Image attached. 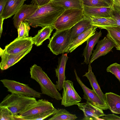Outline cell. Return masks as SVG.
Wrapping results in <instances>:
<instances>
[{
    "mask_svg": "<svg viewBox=\"0 0 120 120\" xmlns=\"http://www.w3.org/2000/svg\"><path fill=\"white\" fill-rule=\"evenodd\" d=\"M91 64L90 63L89 64L88 72H86L82 76L87 78L89 81L93 90L102 101L106 102L105 94L101 89L96 77L92 71Z\"/></svg>",
    "mask_w": 120,
    "mask_h": 120,
    "instance_id": "obj_22",
    "label": "cell"
},
{
    "mask_svg": "<svg viewBox=\"0 0 120 120\" xmlns=\"http://www.w3.org/2000/svg\"><path fill=\"white\" fill-rule=\"evenodd\" d=\"M90 23L89 17L85 15L82 19L70 29L71 38L73 41L79 35L92 26Z\"/></svg>",
    "mask_w": 120,
    "mask_h": 120,
    "instance_id": "obj_19",
    "label": "cell"
},
{
    "mask_svg": "<svg viewBox=\"0 0 120 120\" xmlns=\"http://www.w3.org/2000/svg\"><path fill=\"white\" fill-rule=\"evenodd\" d=\"M25 0H8L1 15L6 19L15 15L24 4Z\"/></svg>",
    "mask_w": 120,
    "mask_h": 120,
    "instance_id": "obj_16",
    "label": "cell"
},
{
    "mask_svg": "<svg viewBox=\"0 0 120 120\" xmlns=\"http://www.w3.org/2000/svg\"><path fill=\"white\" fill-rule=\"evenodd\" d=\"M30 78L40 85L42 94L58 100H62V96L59 92L56 84L52 81L47 74L40 66L34 64L30 68Z\"/></svg>",
    "mask_w": 120,
    "mask_h": 120,
    "instance_id": "obj_2",
    "label": "cell"
},
{
    "mask_svg": "<svg viewBox=\"0 0 120 120\" xmlns=\"http://www.w3.org/2000/svg\"><path fill=\"white\" fill-rule=\"evenodd\" d=\"M26 0H25V1H26Z\"/></svg>",
    "mask_w": 120,
    "mask_h": 120,
    "instance_id": "obj_42",
    "label": "cell"
},
{
    "mask_svg": "<svg viewBox=\"0 0 120 120\" xmlns=\"http://www.w3.org/2000/svg\"><path fill=\"white\" fill-rule=\"evenodd\" d=\"M0 120H15L14 115L7 107L0 106Z\"/></svg>",
    "mask_w": 120,
    "mask_h": 120,
    "instance_id": "obj_31",
    "label": "cell"
},
{
    "mask_svg": "<svg viewBox=\"0 0 120 120\" xmlns=\"http://www.w3.org/2000/svg\"><path fill=\"white\" fill-rule=\"evenodd\" d=\"M8 0H0V15L2 13L3 9Z\"/></svg>",
    "mask_w": 120,
    "mask_h": 120,
    "instance_id": "obj_38",
    "label": "cell"
},
{
    "mask_svg": "<svg viewBox=\"0 0 120 120\" xmlns=\"http://www.w3.org/2000/svg\"><path fill=\"white\" fill-rule=\"evenodd\" d=\"M69 80H65L63 88L61 105L65 107L73 105L72 93Z\"/></svg>",
    "mask_w": 120,
    "mask_h": 120,
    "instance_id": "obj_24",
    "label": "cell"
},
{
    "mask_svg": "<svg viewBox=\"0 0 120 120\" xmlns=\"http://www.w3.org/2000/svg\"><path fill=\"white\" fill-rule=\"evenodd\" d=\"M107 3L111 7H112L113 5V3L112 0H101Z\"/></svg>",
    "mask_w": 120,
    "mask_h": 120,
    "instance_id": "obj_40",
    "label": "cell"
},
{
    "mask_svg": "<svg viewBox=\"0 0 120 120\" xmlns=\"http://www.w3.org/2000/svg\"><path fill=\"white\" fill-rule=\"evenodd\" d=\"M32 47L30 48L18 53L8 54L5 52L4 49H0V56L1 61L0 68L2 70H6L19 61L31 50Z\"/></svg>",
    "mask_w": 120,
    "mask_h": 120,
    "instance_id": "obj_9",
    "label": "cell"
},
{
    "mask_svg": "<svg viewBox=\"0 0 120 120\" xmlns=\"http://www.w3.org/2000/svg\"><path fill=\"white\" fill-rule=\"evenodd\" d=\"M35 98L11 93L6 96L0 106L8 108L14 115H18L36 102Z\"/></svg>",
    "mask_w": 120,
    "mask_h": 120,
    "instance_id": "obj_3",
    "label": "cell"
},
{
    "mask_svg": "<svg viewBox=\"0 0 120 120\" xmlns=\"http://www.w3.org/2000/svg\"><path fill=\"white\" fill-rule=\"evenodd\" d=\"M77 105L83 113V120H98V118L104 116L103 110L87 101L86 102L79 103Z\"/></svg>",
    "mask_w": 120,
    "mask_h": 120,
    "instance_id": "obj_11",
    "label": "cell"
},
{
    "mask_svg": "<svg viewBox=\"0 0 120 120\" xmlns=\"http://www.w3.org/2000/svg\"><path fill=\"white\" fill-rule=\"evenodd\" d=\"M52 0V1H53L54 0Z\"/></svg>",
    "mask_w": 120,
    "mask_h": 120,
    "instance_id": "obj_41",
    "label": "cell"
},
{
    "mask_svg": "<svg viewBox=\"0 0 120 120\" xmlns=\"http://www.w3.org/2000/svg\"><path fill=\"white\" fill-rule=\"evenodd\" d=\"M0 81L7 91L11 93L35 98L41 97L42 93L30 88L28 85L7 79H1Z\"/></svg>",
    "mask_w": 120,
    "mask_h": 120,
    "instance_id": "obj_6",
    "label": "cell"
},
{
    "mask_svg": "<svg viewBox=\"0 0 120 120\" xmlns=\"http://www.w3.org/2000/svg\"><path fill=\"white\" fill-rule=\"evenodd\" d=\"M65 10L52 1L47 4L39 7L32 15L24 21L34 28L53 26L55 21Z\"/></svg>",
    "mask_w": 120,
    "mask_h": 120,
    "instance_id": "obj_1",
    "label": "cell"
},
{
    "mask_svg": "<svg viewBox=\"0 0 120 120\" xmlns=\"http://www.w3.org/2000/svg\"><path fill=\"white\" fill-rule=\"evenodd\" d=\"M111 17L116 20L117 26L120 27V11L112 8L111 12Z\"/></svg>",
    "mask_w": 120,
    "mask_h": 120,
    "instance_id": "obj_34",
    "label": "cell"
},
{
    "mask_svg": "<svg viewBox=\"0 0 120 120\" xmlns=\"http://www.w3.org/2000/svg\"><path fill=\"white\" fill-rule=\"evenodd\" d=\"M102 32L100 30L98 32L96 31L95 34L89 38L86 41L87 44L83 50L82 54L84 57V62L86 64L90 63V59L92 54V52L95 45L99 41V39L102 35Z\"/></svg>",
    "mask_w": 120,
    "mask_h": 120,
    "instance_id": "obj_18",
    "label": "cell"
},
{
    "mask_svg": "<svg viewBox=\"0 0 120 120\" xmlns=\"http://www.w3.org/2000/svg\"><path fill=\"white\" fill-rule=\"evenodd\" d=\"M85 16L83 9H65L55 21L53 26L56 30L69 29Z\"/></svg>",
    "mask_w": 120,
    "mask_h": 120,
    "instance_id": "obj_5",
    "label": "cell"
},
{
    "mask_svg": "<svg viewBox=\"0 0 120 120\" xmlns=\"http://www.w3.org/2000/svg\"><path fill=\"white\" fill-rule=\"evenodd\" d=\"M82 1L83 6H86L90 7H111L107 3L101 0H82Z\"/></svg>",
    "mask_w": 120,
    "mask_h": 120,
    "instance_id": "obj_30",
    "label": "cell"
},
{
    "mask_svg": "<svg viewBox=\"0 0 120 120\" xmlns=\"http://www.w3.org/2000/svg\"><path fill=\"white\" fill-rule=\"evenodd\" d=\"M115 46L114 43L111 39L105 37L99 41L90 60L91 64L94 60L102 56H104L112 51Z\"/></svg>",
    "mask_w": 120,
    "mask_h": 120,
    "instance_id": "obj_12",
    "label": "cell"
},
{
    "mask_svg": "<svg viewBox=\"0 0 120 120\" xmlns=\"http://www.w3.org/2000/svg\"><path fill=\"white\" fill-rule=\"evenodd\" d=\"M4 19L1 16H0V38L2 33L3 25Z\"/></svg>",
    "mask_w": 120,
    "mask_h": 120,
    "instance_id": "obj_39",
    "label": "cell"
},
{
    "mask_svg": "<svg viewBox=\"0 0 120 120\" xmlns=\"http://www.w3.org/2000/svg\"><path fill=\"white\" fill-rule=\"evenodd\" d=\"M54 29L52 26H46L38 30L37 34L32 37V41L37 46L42 45L44 41L47 39H50V36L53 30Z\"/></svg>",
    "mask_w": 120,
    "mask_h": 120,
    "instance_id": "obj_23",
    "label": "cell"
},
{
    "mask_svg": "<svg viewBox=\"0 0 120 120\" xmlns=\"http://www.w3.org/2000/svg\"><path fill=\"white\" fill-rule=\"evenodd\" d=\"M78 118L75 114L70 113L65 109H57L56 112L49 120H73Z\"/></svg>",
    "mask_w": 120,
    "mask_h": 120,
    "instance_id": "obj_27",
    "label": "cell"
},
{
    "mask_svg": "<svg viewBox=\"0 0 120 120\" xmlns=\"http://www.w3.org/2000/svg\"><path fill=\"white\" fill-rule=\"evenodd\" d=\"M57 109L55 108L45 112L34 115L23 117H17L15 120H42L53 116L57 112Z\"/></svg>",
    "mask_w": 120,
    "mask_h": 120,
    "instance_id": "obj_28",
    "label": "cell"
},
{
    "mask_svg": "<svg viewBox=\"0 0 120 120\" xmlns=\"http://www.w3.org/2000/svg\"><path fill=\"white\" fill-rule=\"evenodd\" d=\"M39 7L33 4H23L13 18L14 26L17 29L22 21H24L32 15L36 11Z\"/></svg>",
    "mask_w": 120,
    "mask_h": 120,
    "instance_id": "obj_13",
    "label": "cell"
},
{
    "mask_svg": "<svg viewBox=\"0 0 120 120\" xmlns=\"http://www.w3.org/2000/svg\"><path fill=\"white\" fill-rule=\"evenodd\" d=\"M106 71L113 74L120 82V64L117 63H113L107 68Z\"/></svg>",
    "mask_w": 120,
    "mask_h": 120,
    "instance_id": "obj_32",
    "label": "cell"
},
{
    "mask_svg": "<svg viewBox=\"0 0 120 120\" xmlns=\"http://www.w3.org/2000/svg\"><path fill=\"white\" fill-rule=\"evenodd\" d=\"M68 58L67 53L63 54L59 60L57 68L55 69L56 76L57 78L56 85L58 91L63 89L66 80L65 68Z\"/></svg>",
    "mask_w": 120,
    "mask_h": 120,
    "instance_id": "obj_14",
    "label": "cell"
},
{
    "mask_svg": "<svg viewBox=\"0 0 120 120\" xmlns=\"http://www.w3.org/2000/svg\"><path fill=\"white\" fill-rule=\"evenodd\" d=\"M112 7H90L83 6L85 16L110 18Z\"/></svg>",
    "mask_w": 120,
    "mask_h": 120,
    "instance_id": "obj_17",
    "label": "cell"
},
{
    "mask_svg": "<svg viewBox=\"0 0 120 120\" xmlns=\"http://www.w3.org/2000/svg\"><path fill=\"white\" fill-rule=\"evenodd\" d=\"M52 1V0H32L31 3L39 7L47 4Z\"/></svg>",
    "mask_w": 120,
    "mask_h": 120,
    "instance_id": "obj_35",
    "label": "cell"
},
{
    "mask_svg": "<svg viewBox=\"0 0 120 120\" xmlns=\"http://www.w3.org/2000/svg\"><path fill=\"white\" fill-rule=\"evenodd\" d=\"M55 108L52 103L45 99H41L37 101L36 102L29 106L25 110L18 115H14V116L15 119L17 117L32 116Z\"/></svg>",
    "mask_w": 120,
    "mask_h": 120,
    "instance_id": "obj_7",
    "label": "cell"
},
{
    "mask_svg": "<svg viewBox=\"0 0 120 120\" xmlns=\"http://www.w3.org/2000/svg\"><path fill=\"white\" fill-rule=\"evenodd\" d=\"M113 5L112 7L120 11V0H112Z\"/></svg>",
    "mask_w": 120,
    "mask_h": 120,
    "instance_id": "obj_37",
    "label": "cell"
},
{
    "mask_svg": "<svg viewBox=\"0 0 120 120\" xmlns=\"http://www.w3.org/2000/svg\"><path fill=\"white\" fill-rule=\"evenodd\" d=\"M105 29L108 32L106 37L114 43L116 49L120 50V27H112Z\"/></svg>",
    "mask_w": 120,
    "mask_h": 120,
    "instance_id": "obj_26",
    "label": "cell"
},
{
    "mask_svg": "<svg viewBox=\"0 0 120 120\" xmlns=\"http://www.w3.org/2000/svg\"><path fill=\"white\" fill-rule=\"evenodd\" d=\"M30 25L27 22L22 21L17 29L18 38H24L29 37Z\"/></svg>",
    "mask_w": 120,
    "mask_h": 120,
    "instance_id": "obj_29",
    "label": "cell"
},
{
    "mask_svg": "<svg viewBox=\"0 0 120 120\" xmlns=\"http://www.w3.org/2000/svg\"><path fill=\"white\" fill-rule=\"evenodd\" d=\"M69 82L72 93L73 105H77L81 101L82 99L75 90L73 82L70 80H69Z\"/></svg>",
    "mask_w": 120,
    "mask_h": 120,
    "instance_id": "obj_33",
    "label": "cell"
},
{
    "mask_svg": "<svg viewBox=\"0 0 120 120\" xmlns=\"http://www.w3.org/2000/svg\"><path fill=\"white\" fill-rule=\"evenodd\" d=\"M106 103L113 113L120 114V96L109 92L105 94Z\"/></svg>",
    "mask_w": 120,
    "mask_h": 120,
    "instance_id": "obj_21",
    "label": "cell"
},
{
    "mask_svg": "<svg viewBox=\"0 0 120 120\" xmlns=\"http://www.w3.org/2000/svg\"><path fill=\"white\" fill-rule=\"evenodd\" d=\"M97 28V27L92 25L85 31L79 35L71 44L68 52H72L93 35L95 34Z\"/></svg>",
    "mask_w": 120,
    "mask_h": 120,
    "instance_id": "obj_15",
    "label": "cell"
},
{
    "mask_svg": "<svg viewBox=\"0 0 120 120\" xmlns=\"http://www.w3.org/2000/svg\"><path fill=\"white\" fill-rule=\"evenodd\" d=\"M101 117L104 120H120V117L113 114H105Z\"/></svg>",
    "mask_w": 120,
    "mask_h": 120,
    "instance_id": "obj_36",
    "label": "cell"
},
{
    "mask_svg": "<svg viewBox=\"0 0 120 120\" xmlns=\"http://www.w3.org/2000/svg\"><path fill=\"white\" fill-rule=\"evenodd\" d=\"M52 1L65 10L70 9H83L82 0H57Z\"/></svg>",
    "mask_w": 120,
    "mask_h": 120,
    "instance_id": "obj_25",
    "label": "cell"
},
{
    "mask_svg": "<svg viewBox=\"0 0 120 120\" xmlns=\"http://www.w3.org/2000/svg\"><path fill=\"white\" fill-rule=\"evenodd\" d=\"M74 72L76 80L83 90L84 93L83 98L102 110L109 109L106 102L102 101L93 90L90 89L84 84L78 75L75 69L74 70Z\"/></svg>",
    "mask_w": 120,
    "mask_h": 120,
    "instance_id": "obj_8",
    "label": "cell"
},
{
    "mask_svg": "<svg viewBox=\"0 0 120 120\" xmlns=\"http://www.w3.org/2000/svg\"><path fill=\"white\" fill-rule=\"evenodd\" d=\"M90 18V24L101 29L117 26L116 20L113 18L108 17L88 16Z\"/></svg>",
    "mask_w": 120,
    "mask_h": 120,
    "instance_id": "obj_20",
    "label": "cell"
},
{
    "mask_svg": "<svg viewBox=\"0 0 120 120\" xmlns=\"http://www.w3.org/2000/svg\"><path fill=\"white\" fill-rule=\"evenodd\" d=\"M32 38L31 37L24 38L17 37L6 46L4 50L8 54H16L32 47L34 43Z\"/></svg>",
    "mask_w": 120,
    "mask_h": 120,
    "instance_id": "obj_10",
    "label": "cell"
},
{
    "mask_svg": "<svg viewBox=\"0 0 120 120\" xmlns=\"http://www.w3.org/2000/svg\"><path fill=\"white\" fill-rule=\"evenodd\" d=\"M49 40L48 47L54 54L56 55L65 52L68 53L70 45L73 41L70 29L56 30Z\"/></svg>",
    "mask_w": 120,
    "mask_h": 120,
    "instance_id": "obj_4",
    "label": "cell"
}]
</instances>
